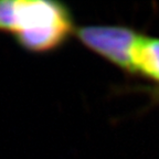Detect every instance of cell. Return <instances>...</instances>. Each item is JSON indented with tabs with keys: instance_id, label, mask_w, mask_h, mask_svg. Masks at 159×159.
Returning a JSON list of instances; mask_svg holds the SVG:
<instances>
[{
	"instance_id": "cell-3",
	"label": "cell",
	"mask_w": 159,
	"mask_h": 159,
	"mask_svg": "<svg viewBox=\"0 0 159 159\" xmlns=\"http://www.w3.org/2000/svg\"><path fill=\"white\" fill-rule=\"evenodd\" d=\"M134 75L152 80L159 86V38L143 34L133 50Z\"/></svg>"
},
{
	"instance_id": "cell-2",
	"label": "cell",
	"mask_w": 159,
	"mask_h": 159,
	"mask_svg": "<svg viewBox=\"0 0 159 159\" xmlns=\"http://www.w3.org/2000/svg\"><path fill=\"white\" fill-rule=\"evenodd\" d=\"M74 35L89 51L134 75L133 50L140 35L138 31L126 25H89L76 28Z\"/></svg>"
},
{
	"instance_id": "cell-4",
	"label": "cell",
	"mask_w": 159,
	"mask_h": 159,
	"mask_svg": "<svg viewBox=\"0 0 159 159\" xmlns=\"http://www.w3.org/2000/svg\"><path fill=\"white\" fill-rule=\"evenodd\" d=\"M132 91H138L140 93H145L149 96L152 104H159V86L157 85H137L130 87Z\"/></svg>"
},
{
	"instance_id": "cell-1",
	"label": "cell",
	"mask_w": 159,
	"mask_h": 159,
	"mask_svg": "<svg viewBox=\"0 0 159 159\" xmlns=\"http://www.w3.org/2000/svg\"><path fill=\"white\" fill-rule=\"evenodd\" d=\"M72 11L55 0H0V32L25 51L51 53L75 34Z\"/></svg>"
}]
</instances>
